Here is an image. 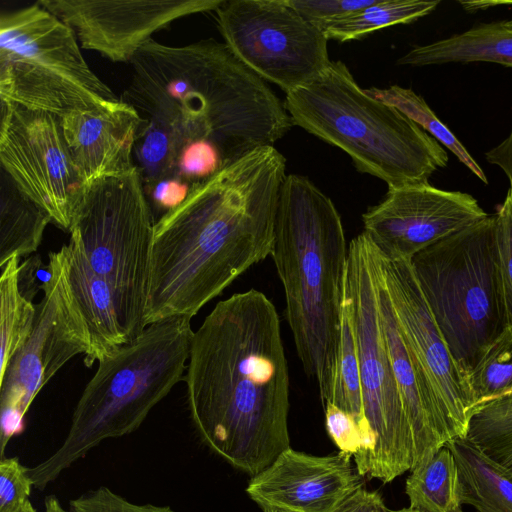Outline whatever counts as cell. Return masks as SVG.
<instances>
[{
    "label": "cell",
    "instance_id": "cb8c5ba5",
    "mask_svg": "<svg viewBox=\"0 0 512 512\" xmlns=\"http://www.w3.org/2000/svg\"><path fill=\"white\" fill-rule=\"evenodd\" d=\"M405 492L419 512H455L459 501L458 469L451 450L442 446L410 470Z\"/></svg>",
    "mask_w": 512,
    "mask_h": 512
},
{
    "label": "cell",
    "instance_id": "8d00e7d4",
    "mask_svg": "<svg viewBox=\"0 0 512 512\" xmlns=\"http://www.w3.org/2000/svg\"><path fill=\"white\" fill-rule=\"evenodd\" d=\"M333 512H393L387 508L378 491H369L364 485L350 493Z\"/></svg>",
    "mask_w": 512,
    "mask_h": 512
},
{
    "label": "cell",
    "instance_id": "836d02e7",
    "mask_svg": "<svg viewBox=\"0 0 512 512\" xmlns=\"http://www.w3.org/2000/svg\"><path fill=\"white\" fill-rule=\"evenodd\" d=\"M69 512H175L169 506L135 504L102 486L69 501Z\"/></svg>",
    "mask_w": 512,
    "mask_h": 512
},
{
    "label": "cell",
    "instance_id": "ac0fdd59",
    "mask_svg": "<svg viewBox=\"0 0 512 512\" xmlns=\"http://www.w3.org/2000/svg\"><path fill=\"white\" fill-rule=\"evenodd\" d=\"M374 249L375 279L380 321L414 443V467L454 435L425 371L408 348L383 284ZM413 467V468H414ZM412 468V469H413Z\"/></svg>",
    "mask_w": 512,
    "mask_h": 512
},
{
    "label": "cell",
    "instance_id": "8fae6325",
    "mask_svg": "<svg viewBox=\"0 0 512 512\" xmlns=\"http://www.w3.org/2000/svg\"><path fill=\"white\" fill-rule=\"evenodd\" d=\"M48 271L31 333L0 378L1 458L10 439L23 431L26 412L43 386L70 359L90 350L88 329L68 282L63 246L49 254Z\"/></svg>",
    "mask_w": 512,
    "mask_h": 512
},
{
    "label": "cell",
    "instance_id": "74e56055",
    "mask_svg": "<svg viewBox=\"0 0 512 512\" xmlns=\"http://www.w3.org/2000/svg\"><path fill=\"white\" fill-rule=\"evenodd\" d=\"M485 158L504 172L509 182L508 190L512 192V129L503 141L485 153Z\"/></svg>",
    "mask_w": 512,
    "mask_h": 512
},
{
    "label": "cell",
    "instance_id": "484cf974",
    "mask_svg": "<svg viewBox=\"0 0 512 512\" xmlns=\"http://www.w3.org/2000/svg\"><path fill=\"white\" fill-rule=\"evenodd\" d=\"M19 259L13 257L0 267V378L30 335L36 316V305L19 287Z\"/></svg>",
    "mask_w": 512,
    "mask_h": 512
},
{
    "label": "cell",
    "instance_id": "7402d4cb",
    "mask_svg": "<svg viewBox=\"0 0 512 512\" xmlns=\"http://www.w3.org/2000/svg\"><path fill=\"white\" fill-rule=\"evenodd\" d=\"M445 445L456 461L460 504L471 505L477 512H512V471L466 436Z\"/></svg>",
    "mask_w": 512,
    "mask_h": 512
},
{
    "label": "cell",
    "instance_id": "4dcf8cb0",
    "mask_svg": "<svg viewBox=\"0 0 512 512\" xmlns=\"http://www.w3.org/2000/svg\"><path fill=\"white\" fill-rule=\"evenodd\" d=\"M495 218V243L507 327L512 326V192L498 207Z\"/></svg>",
    "mask_w": 512,
    "mask_h": 512
},
{
    "label": "cell",
    "instance_id": "e575fe53",
    "mask_svg": "<svg viewBox=\"0 0 512 512\" xmlns=\"http://www.w3.org/2000/svg\"><path fill=\"white\" fill-rule=\"evenodd\" d=\"M376 0H287L303 18L322 30L327 24L366 8Z\"/></svg>",
    "mask_w": 512,
    "mask_h": 512
},
{
    "label": "cell",
    "instance_id": "d4e9b609",
    "mask_svg": "<svg viewBox=\"0 0 512 512\" xmlns=\"http://www.w3.org/2000/svg\"><path fill=\"white\" fill-rule=\"evenodd\" d=\"M439 4V0H376L327 24L322 31L328 40H358L385 27L411 23L430 14Z\"/></svg>",
    "mask_w": 512,
    "mask_h": 512
},
{
    "label": "cell",
    "instance_id": "e0dca14e",
    "mask_svg": "<svg viewBox=\"0 0 512 512\" xmlns=\"http://www.w3.org/2000/svg\"><path fill=\"white\" fill-rule=\"evenodd\" d=\"M362 478L345 453L314 456L290 447L251 478L246 493L264 512H333Z\"/></svg>",
    "mask_w": 512,
    "mask_h": 512
},
{
    "label": "cell",
    "instance_id": "5bb4252c",
    "mask_svg": "<svg viewBox=\"0 0 512 512\" xmlns=\"http://www.w3.org/2000/svg\"><path fill=\"white\" fill-rule=\"evenodd\" d=\"M471 194L429 183L388 188L363 215V233L386 258L409 260L432 244L486 218Z\"/></svg>",
    "mask_w": 512,
    "mask_h": 512
},
{
    "label": "cell",
    "instance_id": "f35d334b",
    "mask_svg": "<svg viewBox=\"0 0 512 512\" xmlns=\"http://www.w3.org/2000/svg\"><path fill=\"white\" fill-rule=\"evenodd\" d=\"M42 265V261L37 255L28 258L20 265L19 287L21 293L30 301H32L33 297L37 293L34 289V287H36V275L40 273L41 269L38 270V268ZM36 288L39 289L38 287Z\"/></svg>",
    "mask_w": 512,
    "mask_h": 512
},
{
    "label": "cell",
    "instance_id": "9c48e42d",
    "mask_svg": "<svg viewBox=\"0 0 512 512\" xmlns=\"http://www.w3.org/2000/svg\"><path fill=\"white\" fill-rule=\"evenodd\" d=\"M155 222L136 167L88 181L69 230L80 238L93 270L112 288L128 342L146 328Z\"/></svg>",
    "mask_w": 512,
    "mask_h": 512
},
{
    "label": "cell",
    "instance_id": "30bf717a",
    "mask_svg": "<svg viewBox=\"0 0 512 512\" xmlns=\"http://www.w3.org/2000/svg\"><path fill=\"white\" fill-rule=\"evenodd\" d=\"M344 291L352 313L363 416L371 441L365 476L385 484L414 467V443L380 321L373 244L363 232L349 244Z\"/></svg>",
    "mask_w": 512,
    "mask_h": 512
},
{
    "label": "cell",
    "instance_id": "d590c367",
    "mask_svg": "<svg viewBox=\"0 0 512 512\" xmlns=\"http://www.w3.org/2000/svg\"><path fill=\"white\" fill-rule=\"evenodd\" d=\"M191 189L192 185L178 176L163 178L144 188L153 216L157 212L160 217L182 204Z\"/></svg>",
    "mask_w": 512,
    "mask_h": 512
},
{
    "label": "cell",
    "instance_id": "60d3db41",
    "mask_svg": "<svg viewBox=\"0 0 512 512\" xmlns=\"http://www.w3.org/2000/svg\"><path fill=\"white\" fill-rule=\"evenodd\" d=\"M15 512H37L30 500L24 503L18 510Z\"/></svg>",
    "mask_w": 512,
    "mask_h": 512
},
{
    "label": "cell",
    "instance_id": "44dd1931",
    "mask_svg": "<svg viewBox=\"0 0 512 512\" xmlns=\"http://www.w3.org/2000/svg\"><path fill=\"white\" fill-rule=\"evenodd\" d=\"M476 62L512 68V19L478 23L448 38L414 46L397 60L398 65L409 66Z\"/></svg>",
    "mask_w": 512,
    "mask_h": 512
},
{
    "label": "cell",
    "instance_id": "d6a6232c",
    "mask_svg": "<svg viewBox=\"0 0 512 512\" xmlns=\"http://www.w3.org/2000/svg\"><path fill=\"white\" fill-rule=\"evenodd\" d=\"M325 426L340 452L354 458L357 463L365 452V438L356 420L333 404L324 407Z\"/></svg>",
    "mask_w": 512,
    "mask_h": 512
},
{
    "label": "cell",
    "instance_id": "1f68e13d",
    "mask_svg": "<svg viewBox=\"0 0 512 512\" xmlns=\"http://www.w3.org/2000/svg\"><path fill=\"white\" fill-rule=\"evenodd\" d=\"M28 470L17 457L0 459V512H15L29 500L34 484Z\"/></svg>",
    "mask_w": 512,
    "mask_h": 512
},
{
    "label": "cell",
    "instance_id": "ba28073f",
    "mask_svg": "<svg viewBox=\"0 0 512 512\" xmlns=\"http://www.w3.org/2000/svg\"><path fill=\"white\" fill-rule=\"evenodd\" d=\"M0 98L59 118L119 100L88 66L74 31L38 2L1 14Z\"/></svg>",
    "mask_w": 512,
    "mask_h": 512
},
{
    "label": "cell",
    "instance_id": "9a60e30c",
    "mask_svg": "<svg viewBox=\"0 0 512 512\" xmlns=\"http://www.w3.org/2000/svg\"><path fill=\"white\" fill-rule=\"evenodd\" d=\"M376 251L401 334L440 400L454 438L465 437L474 409L472 396L422 294L411 261L388 259Z\"/></svg>",
    "mask_w": 512,
    "mask_h": 512
},
{
    "label": "cell",
    "instance_id": "52a82bcc",
    "mask_svg": "<svg viewBox=\"0 0 512 512\" xmlns=\"http://www.w3.org/2000/svg\"><path fill=\"white\" fill-rule=\"evenodd\" d=\"M411 265L452 357L467 380L507 327L494 215L420 251Z\"/></svg>",
    "mask_w": 512,
    "mask_h": 512
},
{
    "label": "cell",
    "instance_id": "ab89813d",
    "mask_svg": "<svg viewBox=\"0 0 512 512\" xmlns=\"http://www.w3.org/2000/svg\"><path fill=\"white\" fill-rule=\"evenodd\" d=\"M44 512H69V510L62 506L56 496L50 495L45 498Z\"/></svg>",
    "mask_w": 512,
    "mask_h": 512
},
{
    "label": "cell",
    "instance_id": "3957f363",
    "mask_svg": "<svg viewBox=\"0 0 512 512\" xmlns=\"http://www.w3.org/2000/svg\"><path fill=\"white\" fill-rule=\"evenodd\" d=\"M122 101L165 125L181 145L206 140L231 164L294 125L266 81L213 39L183 46L150 39L130 61Z\"/></svg>",
    "mask_w": 512,
    "mask_h": 512
},
{
    "label": "cell",
    "instance_id": "b9f144b4",
    "mask_svg": "<svg viewBox=\"0 0 512 512\" xmlns=\"http://www.w3.org/2000/svg\"><path fill=\"white\" fill-rule=\"evenodd\" d=\"M396 512H419V511L413 510L410 507H408V508H403L401 510H398Z\"/></svg>",
    "mask_w": 512,
    "mask_h": 512
},
{
    "label": "cell",
    "instance_id": "2e32d148",
    "mask_svg": "<svg viewBox=\"0 0 512 512\" xmlns=\"http://www.w3.org/2000/svg\"><path fill=\"white\" fill-rule=\"evenodd\" d=\"M223 0H39L67 24L82 48L130 62L156 31L182 17L217 10Z\"/></svg>",
    "mask_w": 512,
    "mask_h": 512
},
{
    "label": "cell",
    "instance_id": "83f0119b",
    "mask_svg": "<svg viewBox=\"0 0 512 512\" xmlns=\"http://www.w3.org/2000/svg\"><path fill=\"white\" fill-rule=\"evenodd\" d=\"M179 147L170 130L152 118L141 117L134 145L135 165L144 188L171 176H176Z\"/></svg>",
    "mask_w": 512,
    "mask_h": 512
},
{
    "label": "cell",
    "instance_id": "277c9868",
    "mask_svg": "<svg viewBox=\"0 0 512 512\" xmlns=\"http://www.w3.org/2000/svg\"><path fill=\"white\" fill-rule=\"evenodd\" d=\"M348 249L332 200L307 178L287 175L270 256L298 357L315 378L323 407L337 381Z\"/></svg>",
    "mask_w": 512,
    "mask_h": 512
},
{
    "label": "cell",
    "instance_id": "603a6c76",
    "mask_svg": "<svg viewBox=\"0 0 512 512\" xmlns=\"http://www.w3.org/2000/svg\"><path fill=\"white\" fill-rule=\"evenodd\" d=\"M50 222L48 212L22 192L1 168L0 267L13 257L36 252Z\"/></svg>",
    "mask_w": 512,
    "mask_h": 512
},
{
    "label": "cell",
    "instance_id": "7bdbcfd3",
    "mask_svg": "<svg viewBox=\"0 0 512 512\" xmlns=\"http://www.w3.org/2000/svg\"><path fill=\"white\" fill-rule=\"evenodd\" d=\"M455 512H463L461 508L457 509Z\"/></svg>",
    "mask_w": 512,
    "mask_h": 512
},
{
    "label": "cell",
    "instance_id": "7a4b0ae2",
    "mask_svg": "<svg viewBox=\"0 0 512 512\" xmlns=\"http://www.w3.org/2000/svg\"><path fill=\"white\" fill-rule=\"evenodd\" d=\"M187 403L202 441L252 477L290 448L289 373L280 321L265 294L220 301L194 332Z\"/></svg>",
    "mask_w": 512,
    "mask_h": 512
},
{
    "label": "cell",
    "instance_id": "ffe728a7",
    "mask_svg": "<svg viewBox=\"0 0 512 512\" xmlns=\"http://www.w3.org/2000/svg\"><path fill=\"white\" fill-rule=\"evenodd\" d=\"M66 254L67 277L72 293L86 323L90 350L84 363L91 367L107 357L128 340L121 328L113 290L88 262L83 244L75 232H70Z\"/></svg>",
    "mask_w": 512,
    "mask_h": 512
},
{
    "label": "cell",
    "instance_id": "7c38bea8",
    "mask_svg": "<svg viewBox=\"0 0 512 512\" xmlns=\"http://www.w3.org/2000/svg\"><path fill=\"white\" fill-rule=\"evenodd\" d=\"M224 43L250 70L286 94L329 65L327 37L287 0H231L217 10Z\"/></svg>",
    "mask_w": 512,
    "mask_h": 512
},
{
    "label": "cell",
    "instance_id": "4316f807",
    "mask_svg": "<svg viewBox=\"0 0 512 512\" xmlns=\"http://www.w3.org/2000/svg\"><path fill=\"white\" fill-rule=\"evenodd\" d=\"M372 97L396 107L430 136L447 148L483 184H488L487 176L480 165L470 155L465 146L452 131L435 115L423 97L410 88L391 85L387 88L365 89Z\"/></svg>",
    "mask_w": 512,
    "mask_h": 512
},
{
    "label": "cell",
    "instance_id": "d6986e66",
    "mask_svg": "<svg viewBox=\"0 0 512 512\" xmlns=\"http://www.w3.org/2000/svg\"><path fill=\"white\" fill-rule=\"evenodd\" d=\"M61 127L84 181L133 171L134 145L141 116L121 99L64 116Z\"/></svg>",
    "mask_w": 512,
    "mask_h": 512
},
{
    "label": "cell",
    "instance_id": "8992f818",
    "mask_svg": "<svg viewBox=\"0 0 512 512\" xmlns=\"http://www.w3.org/2000/svg\"><path fill=\"white\" fill-rule=\"evenodd\" d=\"M294 125L348 154L388 188L429 183L448 164L445 148L396 107L370 96L341 61L286 94Z\"/></svg>",
    "mask_w": 512,
    "mask_h": 512
},
{
    "label": "cell",
    "instance_id": "4fadbf2b",
    "mask_svg": "<svg viewBox=\"0 0 512 512\" xmlns=\"http://www.w3.org/2000/svg\"><path fill=\"white\" fill-rule=\"evenodd\" d=\"M0 161L18 188L70 230L86 182L53 114L1 102Z\"/></svg>",
    "mask_w": 512,
    "mask_h": 512
},
{
    "label": "cell",
    "instance_id": "f1b7e54d",
    "mask_svg": "<svg viewBox=\"0 0 512 512\" xmlns=\"http://www.w3.org/2000/svg\"><path fill=\"white\" fill-rule=\"evenodd\" d=\"M466 381L474 409L512 390V326L493 341Z\"/></svg>",
    "mask_w": 512,
    "mask_h": 512
},
{
    "label": "cell",
    "instance_id": "5b68a950",
    "mask_svg": "<svg viewBox=\"0 0 512 512\" xmlns=\"http://www.w3.org/2000/svg\"><path fill=\"white\" fill-rule=\"evenodd\" d=\"M191 318L147 325L132 341L98 361L63 443L28 474L43 490L102 441L130 434L180 381L190 355Z\"/></svg>",
    "mask_w": 512,
    "mask_h": 512
},
{
    "label": "cell",
    "instance_id": "f546056e",
    "mask_svg": "<svg viewBox=\"0 0 512 512\" xmlns=\"http://www.w3.org/2000/svg\"><path fill=\"white\" fill-rule=\"evenodd\" d=\"M227 165L214 144L206 140H194L181 145L175 174L193 186L211 178Z\"/></svg>",
    "mask_w": 512,
    "mask_h": 512
},
{
    "label": "cell",
    "instance_id": "6da1fadb",
    "mask_svg": "<svg viewBox=\"0 0 512 512\" xmlns=\"http://www.w3.org/2000/svg\"><path fill=\"white\" fill-rule=\"evenodd\" d=\"M286 160L257 148L192 186L154 225L145 324L192 318L271 255Z\"/></svg>",
    "mask_w": 512,
    "mask_h": 512
}]
</instances>
